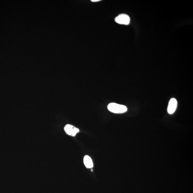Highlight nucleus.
Segmentation results:
<instances>
[{
  "label": "nucleus",
  "instance_id": "1",
  "mask_svg": "<svg viewBox=\"0 0 193 193\" xmlns=\"http://www.w3.org/2000/svg\"><path fill=\"white\" fill-rule=\"evenodd\" d=\"M108 109L111 112L115 113H124L127 110L126 106L116 103H110L107 106Z\"/></svg>",
  "mask_w": 193,
  "mask_h": 193
},
{
  "label": "nucleus",
  "instance_id": "2",
  "mask_svg": "<svg viewBox=\"0 0 193 193\" xmlns=\"http://www.w3.org/2000/svg\"><path fill=\"white\" fill-rule=\"evenodd\" d=\"M130 20L129 16L125 14H121L115 19V22L121 24L128 25Z\"/></svg>",
  "mask_w": 193,
  "mask_h": 193
},
{
  "label": "nucleus",
  "instance_id": "3",
  "mask_svg": "<svg viewBox=\"0 0 193 193\" xmlns=\"http://www.w3.org/2000/svg\"><path fill=\"white\" fill-rule=\"evenodd\" d=\"M64 129L67 134L72 136H75L77 134L80 132V130L77 128L69 124L65 125Z\"/></svg>",
  "mask_w": 193,
  "mask_h": 193
},
{
  "label": "nucleus",
  "instance_id": "4",
  "mask_svg": "<svg viewBox=\"0 0 193 193\" xmlns=\"http://www.w3.org/2000/svg\"><path fill=\"white\" fill-rule=\"evenodd\" d=\"M178 102L175 98H172L169 101L167 112L169 114H172L175 112L177 107Z\"/></svg>",
  "mask_w": 193,
  "mask_h": 193
},
{
  "label": "nucleus",
  "instance_id": "5",
  "mask_svg": "<svg viewBox=\"0 0 193 193\" xmlns=\"http://www.w3.org/2000/svg\"><path fill=\"white\" fill-rule=\"evenodd\" d=\"M84 164L87 168L92 169L94 166V164L91 158L88 155H86L84 158Z\"/></svg>",
  "mask_w": 193,
  "mask_h": 193
},
{
  "label": "nucleus",
  "instance_id": "6",
  "mask_svg": "<svg viewBox=\"0 0 193 193\" xmlns=\"http://www.w3.org/2000/svg\"><path fill=\"white\" fill-rule=\"evenodd\" d=\"M100 1V0H91L92 2H97Z\"/></svg>",
  "mask_w": 193,
  "mask_h": 193
}]
</instances>
